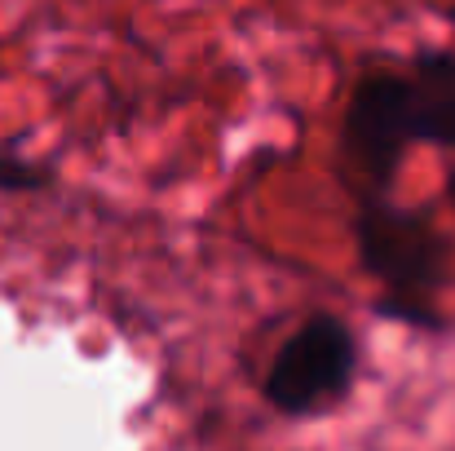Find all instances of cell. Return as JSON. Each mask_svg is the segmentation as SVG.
Masks as SVG:
<instances>
[{"label": "cell", "mask_w": 455, "mask_h": 451, "mask_svg": "<svg viewBox=\"0 0 455 451\" xmlns=\"http://www.w3.org/2000/svg\"><path fill=\"white\" fill-rule=\"evenodd\" d=\"M403 116L411 147L455 150V49L416 53L403 67Z\"/></svg>", "instance_id": "277c9868"}, {"label": "cell", "mask_w": 455, "mask_h": 451, "mask_svg": "<svg viewBox=\"0 0 455 451\" xmlns=\"http://www.w3.org/2000/svg\"><path fill=\"white\" fill-rule=\"evenodd\" d=\"M447 190H451V204H455V173L447 177Z\"/></svg>", "instance_id": "5b68a950"}, {"label": "cell", "mask_w": 455, "mask_h": 451, "mask_svg": "<svg viewBox=\"0 0 455 451\" xmlns=\"http://www.w3.org/2000/svg\"><path fill=\"white\" fill-rule=\"evenodd\" d=\"M358 376V341L345 318L336 314H309L301 327L275 350L261 394L279 416H323L331 412Z\"/></svg>", "instance_id": "7a4b0ae2"}, {"label": "cell", "mask_w": 455, "mask_h": 451, "mask_svg": "<svg viewBox=\"0 0 455 451\" xmlns=\"http://www.w3.org/2000/svg\"><path fill=\"white\" fill-rule=\"evenodd\" d=\"M407 150H411V133L403 116V71L389 67L363 71L358 85L349 89L340 138H336V164L345 190L354 199L389 195Z\"/></svg>", "instance_id": "3957f363"}, {"label": "cell", "mask_w": 455, "mask_h": 451, "mask_svg": "<svg viewBox=\"0 0 455 451\" xmlns=\"http://www.w3.org/2000/svg\"><path fill=\"white\" fill-rule=\"evenodd\" d=\"M354 244L367 279L380 288L376 310L416 327H443L438 297L451 275V244L429 213L403 208L389 195L354 199Z\"/></svg>", "instance_id": "6da1fadb"}]
</instances>
